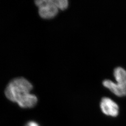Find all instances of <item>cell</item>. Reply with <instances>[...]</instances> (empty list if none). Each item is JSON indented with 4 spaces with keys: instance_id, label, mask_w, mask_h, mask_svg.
Wrapping results in <instances>:
<instances>
[{
    "instance_id": "6da1fadb",
    "label": "cell",
    "mask_w": 126,
    "mask_h": 126,
    "mask_svg": "<svg viewBox=\"0 0 126 126\" xmlns=\"http://www.w3.org/2000/svg\"><path fill=\"white\" fill-rule=\"evenodd\" d=\"M33 88L32 84L23 78H18L10 81L7 86L5 94L10 101L18 104Z\"/></svg>"
},
{
    "instance_id": "7a4b0ae2",
    "label": "cell",
    "mask_w": 126,
    "mask_h": 126,
    "mask_svg": "<svg viewBox=\"0 0 126 126\" xmlns=\"http://www.w3.org/2000/svg\"><path fill=\"white\" fill-rule=\"evenodd\" d=\"M35 4L38 7V13L42 18H54L59 13L58 8L54 5L53 0H38Z\"/></svg>"
},
{
    "instance_id": "3957f363",
    "label": "cell",
    "mask_w": 126,
    "mask_h": 126,
    "mask_svg": "<svg viewBox=\"0 0 126 126\" xmlns=\"http://www.w3.org/2000/svg\"><path fill=\"white\" fill-rule=\"evenodd\" d=\"M100 107L102 112L106 115L115 117L119 115V107L118 104L108 97L102 99Z\"/></svg>"
},
{
    "instance_id": "277c9868",
    "label": "cell",
    "mask_w": 126,
    "mask_h": 126,
    "mask_svg": "<svg viewBox=\"0 0 126 126\" xmlns=\"http://www.w3.org/2000/svg\"><path fill=\"white\" fill-rule=\"evenodd\" d=\"M103 85L117 96H126V84L115 83L110 80L106 79L103 82Z\"/></svg>"
},
{
    "instance_id": "5b68a950",
    "label": "cell",
    "mask_w": 126,
    "mask_h": 126,
    "mask_svg": "<svg viewBox=\"0 0 126 126\" xmlns=\"http://www.w3.org/2000/svg\"><path fill=\"white\" fill-rule=\"evenodd\" d=\"M113 75L117 83L126 84V71L124 69L121 67L116 68Z\"/></svg>"
},
{
    "instance_id": "8992f818",
    "label": "cell",
    "mask_w": 126,
    "mask_h": 126,
    "mask_svg": "<svg viewBox=\"0 0 126 126\" xmlns=\"http://www.w3.org/2000/svg\"><path fill=\"white\" fill-rule=\"evenodd\" d=\"M54 4L58 9L65 10L68 6V1L67 0H53Z\"/></svg>"
},
{
    "instance_id": "52a82bcc",
    "label": "cell",
    "mask_w": 126,
    "mask_h": 126,
    "mask_svg": "<svg viewBox=\"0 0 126 126\" xmlns=\"http://www.w3.org/2000/svg\"><path fill=\"white\" fill-rule=\"evenodd\" d=\"M25 126H40L36 122L34 121H30L28 122L26 124Z\"/></svg>"
}]
</instances>
